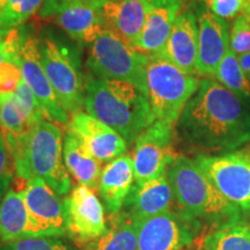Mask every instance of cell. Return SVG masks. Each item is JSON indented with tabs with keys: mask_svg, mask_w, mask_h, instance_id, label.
Returning a JSON list of instances; mask_svg holds the SVG:
<instances>
[{
	"mask_svg": "<svg viewBox=\"0 0 250 250\" xmlns=\"http://www.w3.org/2000/svg\"><path fill=\"white\" fill-rule=\"evenodd\" d=\"M176 131L204 152H236L250 142V104L217 80L205 78L183 109Z\"/></svg>",
	"mask_w": 250,
	"mask_h": 250,
	"instance_id": "obj_1",
	"label": "cell"
},
{
	"mask_svg": "<svg viewBox=\"0 0 250 250\" xmlns=\"http://www.w3.org/2000/svg\"><path fill=\"white\" fill-rule=\"evenodd\" d=\"M83 108L120 133L127 144L136 142L155 122L145 93L129 83L104 79L89 72L85 77Z\"/></svg>",
	"mask_w": 250,
	"mask_h": 250,
	"instance_id": "obj_2",
	"label": "cell"
},
{
	"mask_svg": "<svg viewBox=\"0 0 250 250\" xmlns=\"http://www.w3.org/2000/svg\"><path fill=\"white\" fill-rule=\"evenodd\" d=\"M7 148L17 176L26 182L40 177L59 196L70 193L71 176L65 166L62 133L57 124L41 121Z\"/></svg>",
	"mask_w": 250,
	"mask_h": 250,
	"instance_id": "obj_3",
	"label": "cell"
},
{
	"mask_svg": "<svg viewBox=\"0 0 250 250\" xmlns=\"http://www.w3.org/2000/svg\"><path fill=\"white\" fill-rule=\"evenodd\" d=\"M174 199L181 213L188 220H221L235 224L240 218V208L227 201L208 180L195 160L179 155L167 169Z\"/></svg>",
	"mask_w": 250,
	"mask_h": 250,
	"instance_id": "obj_4",
	"label": "cell"
},
{
	"mask_svg": "<svg viewBox=\"0 0 250 250\" xmlns=\"http://www.w3.org/2000/svg\"><path fill=\"white\" fill-rule=\"evenodd\" d=\"M201 80L188 74L160 56L149 57L146 89L155 121L173 124L198 89Z\"/></svg>",
	"mask_w": 250,
	"mask_h": 250,
	"instance_id": "obj_5",
	"label": "cell"
},
{
	"mask_svg": "<svg viewBox=\"0 0 250 250\" xmlns=\"http://www.w3.org/2000/svg\"><path fill=\"white\" fill-rule=\"evenodd\" d=\"M148 59V56L137 51L120 36L104 28L90 44L87 67L94 76L125 81L147 95L146 67Z\"/></svg>",
	"mask_w": 250,
	"mask_h": 250,
	"instance_id": "obj_6",
	"label": "cell"
},
{
	"mask_svg": "<svg viewBox=\"0 0 250 250\" xmlns=\"http://www.w3.org/2000/svg\"><path fill=\"white\" fill-rule=\"evenodd\" d=\"M39 50L46 77L62 107L76 114L83 107L85 78L80 71L79 55L52 34L39 37Z\"/></svg>",
	"mask_w": 250,
	"mask_h": 250,
	"instance_id": "obj_7",
	"label": "cell"
},
{
	"mask_svg": "<svg viewBox=\"0 0 250 250\" xmlns=\"http://www.w3.org/2000/svg\"><path fill=\"white\" fill-rule=\"evenodd\" d=\"M208 180L228 202L250 211V151L220 155L201 154L195 159Z\"/></svg>",
	"mask_w": 250,
	"mask_h": 250,
	"instance_id": "obj_8",
	"label": "cell"
},
{
	"mask_svg": "<svg viewBox=\"0 0 250 250\" xmlns=\"http://www.w3.org/2000/svg\"><path fill=\"white\" fill-rule=\"evenodd\" d=\"M173 124L155 121L136 139L133 169L136 184H144L167 173L175 160Z\"/></svg>",
	"mask_w": 250,
	"mask_h": 250,
	"instance_id": "obj_9",
	"label": "cell"
},
{
	"mask_svg": "<svg viewBox=\"0 0 250 250\" xmlns=\"http://www.w3.org/2000/svg\"><path fill=\"white\" fill-rule=\"evenodd\" d=\"M66 233L79 246L107 233L104 208L90 188L78 184L64 199Z\"/></svg>",
	"mask_w": 250,
	"mask_h": 250,
	"instance_id": "obj_10",
	"label": "cell"
},
{
	"mask_svg": "<svg viewBox=\"0 0 250 250\" xmlns=\"http://www.w3.org/2000/svg\"><path fill=\"white\" fill-rule=\"evenodd\" d=\"M40 14L54 18L67 36L81 45L92 44L105 28L102 9L83 0H45Z\"/></svg>",
	"mask_w": 250,
	"mask_h": 250,
	"instance_id": "obj_11",
	"label": "cell"
},
{
	"mask_svg": "<svg viewBox=\"0 0 250 250\" xmlns=\"http://www.w3.org/2000/svg\"><path fill=\"white\" fill-rule=\"evenodd\" d=\"M22 79L36 96L50 121L62 125L68 124V112L62 107L41 62L39 39L22 29L20 64Z\"/></svg>",
	"mask_w": 250,
	"mask_h": 250,
	"instance_id": "obj_12",
	"label": "cell"
},
{
	"mask_svg": "<svg viewBox=\"0 0 250 250\" xmlns=\"http://www.w3.org/2000/svg\"><path fill=\"white\" fill-rule=\"evenodd\" d=\"M197 224L167 211L137 223V250H182L195 240Z\"/></svg>",
	"mask_w": 250,
	"mask_h": 250,
	"instance_id": "obj_13",
	"label": "cell"
},
{
	"mask_svg": "<svg viewBox=\"0 0 250 250\" xmlns=\"http://www.w3.org/2000/svg\"><path fill=\"white\" fill-rule=\"evenodd\" d=\"M195 12L198 21L197 76L211 78L229 50V24L203 4L197 6Z\"/></svg>",
	"mask_w": 250,
	"mask_h": 250,
	"instance_id": "obj_14",
	"label": "cell"
},
{
	"mask_svg": "<svg viewBox=\"0 0 250 250\" xmlns=\"http://www.w3.org/2000/svg\"><path fill=\"white\" fill-rule=\"evenodd\" d=\"M67 126L101 164L115 160L127 151V143L120 133L87 112L78 111L72 115Z\"/></svg>",
	"mask_w": 250,
	"mask_h": 250,
	"instance_id": "obj_15",
	"label": "cell"
},
{
	"mask_svg": "<svg viewBox=\"0 0 250 250\" xmlns=\"http://www.w3.org/2000/svg\"><path fill=\"white\" fill-rule=\"evenodd\" d=\"M22 192L28 210L46 236L57 237L66 234L62 196L40 177L27 181Z\"/></svg>",
	"mask_w": 250,
	"mask_h": 250,
	"instance_id": "obj_16",
	"label": "cell"
},
{
	"mask_svg": "<svg viewBox=\"0 0 250 250\" xmlns=\"http://www.w3.org/2000/svg\"><path fill=\"white\" fill-rule=\"evenodd\" d=\"M158 56L186 73L197 76L198 21L193 9L188 8L179 14L164 49Z\"/></svg>",
	"mask_w": 250,
	"mask_h": 250,
	"instance_id": "obj_17",
	"label": "cell"
},
{
	"mask_svg": "<svg viewBox=\"0 0 250 250\" xmlns=\"http://www.w3.org/2000/svg\"><path fill=\"white\" fill-rule=\"evenodd\" d=\"M174 195L167 173L144 184H136L124 203L123 212L134 223L170 211Z\"/></svg>",
	"mask_w": 250,
	"mask_h": 250,
	"instance_id": "obj_18",
	"label": "cell"
},
{
	"mask_svg": "<svg viewBox=\"0 0 250 250\" xmlns=\"http://www.w3.org/2000/svg\"><path fill=\"white\" fill-rule=\"evenodd\" d=\"M136 183L132 156L124 154L108 162L102 169L99 193L105 210L110 215L123 210L124 203Z\"/></svg>",
	"mask_w": 250,
	"mask_h": 250,
	"instance_id": "obj_19",
	"label": "cell"
},
{
	"mask_svg": "<svg viewBox=\"0 0 250 250\" xmlns=\"http://www.w3.org/2000/svg\"><path fill=\"white\" fill-rule=\"evenodd\" d=\"M46 236L28 210L22 191L9 189L0 203V239L5 243ZM48 237V236H46Z\"/></svg>",
	"mask_w": 250,
	"mask_h": 250,
	"instance_id": "obj_20",
	"label": "cell"
},
{
	"mask_svg": "<svg viewBox=\"0 0 250 250\" xmlns=\"http://www.w3.org/2000/svg\"><path fill=\"white\" fill-rule=\"evenodd\" d=\"M149 7L147 0H112L102 8L105 28L131 45L143 30Z\"/></svg>",
	"mask_w": 250,
	"mask_h": 250,
	"instance_id": "obj_21",
	"label": "cell"
},
{
	"mask_svg": "<svg viewBox=\"0 0 250 250\" xmlns=\"http://www.w3.org/2000/svg\"><path fill=\"white\" fill-rule=\"evenodd\" d=\"M181 12L182 5H151L143 30L131 46L148 57L158 56L164 49Z\"/></svg>",
	"mask_w": 250,
	"mask_h": 250,
	"instance_id": "obj_22",
	"label": "cell"
},
{
	"mask_svg": "<svg viewBox=\"0 0 250 250\" xmlns=\"http://www.w3.org/2000/svg\"><path fill=\"white\" fill-rule=\"evenodd\" d=\"M64 161L70 176L79 184L90 189L99 187L101 177V162L87 151L83 143L70 131L64 137Z\"/></svg>",
	"mask_w": 250,
	"mask_h": 250,
	"instance_id": "obj_23",
	"label": "cell"
},
{
	"mask_svg": "<svg viewBox=\"0 0 250 250\" xmlns=\"http://www.w3.org/2000/svg\"><path fill=\"white\" fill-rule=\"evenodd\" d=\"M111 225L107 233L83 246L80 250H137L138 229L137 223L123 212L110 215Z\"/></svg>",
	"mask_w": 250,
	"mask_h": 250,
	"instance_id": "obj_24",
	"label": "cell"
},
{
	"mask_svg": "<svg viewBox=\"0 0 250 250\" xmlns=\"http://www.w3.org/2000/svg\"><path fill=\"white\" fill-rule=\"evenodd\" d=\"M0 127L6 145H11L30 130L14 93H0Z\"/></svg>",
	"mask_w": 250,
	"mask_h": 250,
	"instance_id": "obj_25",
	"label": "cell"
},
{
	"mask_svg": "<svg viewBox=\"0 0 250 250\" xmlns=\"http://www.w3.org/2000/svg\"><path fill=\"white\" fill-rule=\"evenodd\" d=\"M203 246L208 250H250V225L220 226L205 237Z\"/></svg>",
	"mask_w": 250,
	"mask_h": 250,
	"instance_id": "obj_26",
	"label": "cell"
},
{
	"mask_svg": "<svg viewBox=\"0 0 250 250\" xmlns=\"http://www.w3.org/2000/svg\"><path fill=\"white\" fill-rule=\"evenodd\" d=\"M214 78H217L218 83L250 104V81L242 71L237 56L230 50V46L218 66Z\"/></svg>",
	"mask_w": 250,
	"mask_h": 250,
	"instance_id": "obj_27",
	"label": "cell"
},
{
	"mask_svg": "<svg viewBox=\"0 0 250 250\" xmlns=\"http://www.w3.org/2000/svg\"><path fill=\"white\" fill-rule=\"evenodd\" d=\"M45 0H7L0 8V29L20 27L36 14Z\"/></svg>",
	"mask_w": 250,
	"mask_h": 250,
	"instance_id": "obj_28",
	"label": "cell"
},
{
	"mask_svg": "<svg viewBox=\"0 0 250 250\" xmlns=\"http://www.w3.org/2000/svg\"><path fill=\"white\" fill-rule=\"evenodd\" d=\"M15 98L18 99L19 103H20L21 108H22L24 116L27 118L28 125L29 127L36 125L39 122L43 120H49L46 116L45 111L41 107L40 102L37 101L36 96L31 92V89L28 87V85L24 83L23 79H21L20 83L15 89Z\"/></svg>",
	"mask_w": 250,
	"mask_h": 250,
	"instance_id": "obj_29",
	"label": "cell"
},
{
	"mask_svg": "<svg viewBox=\"0 0 250 250\" xmlns=\"http://www.w3.org/2000/svg\"><path fill=\"white\" fill-rule=\"evenodd\" d=\"M212 14L225 21L235 20L239 17H250V0H201Z\"/></svg>",
	"mask_w": 250,
	"mask_h": 250,
	"instance_id": "obj_30",
	"label": "cell"
},
{
	"mask_svg": "<svg viewBox=\"0 0 250 250\" xmlns=\"http://www.w3.org/2000/svg\"><path fill=\"white\" fill-rule=\"evenodd\" d=\"M0 250H76L68 243L56 237H26L8 242L0 247Z\"/></svg>",
	"mask_w": 250,
	"mask_h": 250,
	"instance_id": "obj_31",
	"label": "cell"
},
{
	"mask_svg": "<svg viewBox=\"0 0 250 250\" xmlns=\"http://www.w3.org/2000/svg\"><path fill=\"white\" fill-rule=\"evenodd\" d=\"M22 29L20 27L13 29H0V62L20 64V48Z\"/></svg>",
	"mask_w": 250,
	"mask_h": 250,
	"instance_id": "obj_32",
	"label": "cell"
},
{
	"mask_svg": "<svg viewBox=\"0 0 250 250\" xmlns=\"http://www.w3.org/2000/svg\"><path fill=\"white\" fill-rule=\"evenodd\" d=\"M229 46L236 56L250 52V17L242 15L234 20L229 30Z\"/></svg>",
	"mask_w": 250,
	"mask_h": 250,
	"instance_id": "obj_33",
	"label": "cell"
},
{
	"mask_svg": "<svg viewBox=\"0 0 250 250\" xmlns=\"http://www.w3.org/2000/svg\"><path fill=\"white\" fill-rule=\"evenodd\" d=\"M15 173L14 162L5 139L0 140V203L8 192Z\"/></svg>",
	"mask_w": 250,
	"mask_h": 250,
	"instance_id": "obj_34",
	"label": "cell"
},
{
	"mask_svg": "<svg viewBox=\"0 0 250 250\" xmlns=\"http://www.w3.org/2000/svg\"><path fill=\"white\" fill-rule=\"evenodd\" d=\"M22 79L19 65L13 62H0V93H14Z\"/></svg>",
	"mask_w": 250,
	"mask_h": 250,
	"instance_id": "obj_35",
	"label": "cell"
},
{
	"mask_svg": "<svg viewBox=\"0 0 250 250\" xmlns=\"http://www.w3.org/2000/svg\"><path fill=\"white\" fill-rule=\"evenodd\" d=\"M237 59H239L240 66H241L242 71L245 72L247 78L250 81V52L237 56Z\"/></svg>",
	"mask_w": 250,
	"mask_h": 250,
	"instance_id": "obj_36",
	"label": "cell"
},
{
	"mask_svg": "<svg viewBox=\"0 0 250 250\" xmlns=\"http://www.w3.org/2000/svg\"><path fill=\"white\" fill-rule=\"evenodd\" d=\"M153 6H169V5H182L187 0H147Z\"/></svg>",
	"mask_w": 250,
	"mask_h": 250,
	"instance_id": "obj_37",
	"label": "cell"
},
{
	"mask_svg": "<svg viewBox=\"0 0 250 250\" xmlns=\"http://www.w3.org/2000/svg\"><path fill=\"white\" fill-rule=\"evenodd\" d=\"M83 1H85V2H87V4L92 5L93 7L102 9L103 6L107 5L108 2L112 1V0H83Z\"/></svg>",
	"mask_w": 250,
	"mask_h": 250,
	"instance_id": "obj_38",
	"label": "cell"
},
{
	"mask_svg": "<svg viewBox=\"0 0 250 250\" xmlns=\"http://www.w3.org/2000/svg\"><path fill=\"white\" fill-rule=\"evenodd\" d=\"M6 1H7V0H0V8H1L2 6L5 5V2H6Z\"/></svg>",
	"mask_w": 250,
	"mask_h": 250,
	"instance_id": "obj_39",
	"label": "cell"
},
{
	"mask_svg": "<svg viewBox=\"0 0 250 250\" xmlns=\"http://www.w3.org/2000/svg\"><path fill=\"white\" fill-rule=\"evenodd\" d=\"M4 138V136H2V131H1V127H0V140Z\"/></svg>",
	"mask_w": 250,
	"mask_h": 250,
	"instance_id": "obj_40",
	"label": "cell"
},
{
	"mask_svg": "<svg viewBox=\"0 0 250 250\" xmlns=\"http://www.w3.org/2000/svg\"><path fill=\"white\" fill-rule=\"evenodd\" d=\"M199 250H208V249H206V248H205V247H204V246H203V247H202V248H199Z\"/></svg>",
	"mask_w": 250,
	"mask_h": 250,
	"instance_id": "obj_41",
	"label": "cell"
}]
</instances>
